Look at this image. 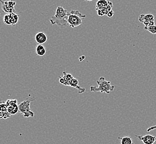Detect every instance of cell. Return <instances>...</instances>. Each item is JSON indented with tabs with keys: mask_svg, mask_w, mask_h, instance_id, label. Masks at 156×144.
Segmentation results:
<instances>
[{
	"mask_svg": "<svg viewBox=\"0 0 156 144\" xmlns=\"http://www.w3.org/2000/svg\"><path fill=\"white\" fill-rule=\"evenodd\" d=\"M63 77H59V83L64 85L69 86L70 81L72 79L73 77L72 74L67 73L66 71L63 72Z\"/></svg>",
	"mask_w": 156,
	"mask_h": 144,
	"instance_id": "9",
	"label": "cell"
},
{
	"mask_svg": "<svg viewBox=\"0 0 156 144\" xmlns=\"http://www.w3.org/2000/svg\"><path fill=\"white\" fill-rule=\"evenodd\" d=\"M3 22L5 24L7 25H11V22H10V18H9V13H7L4 16L3 18Z\"/></svg>",
	"mask_w": 156,
	"mask_h": 144,
	"instance_id": "18",
	"label": "cell"
},
{
	"mask_svg": "<svg viewBox=\"0 0 156 144\" xmlns=\"http://www.w3.org/2000/svg\"><path fill=\"white\" fill-rule=\"evenodd\" d=\"M86 17V15H82L79 11L72 10L69 12L68 17V23L72 28L78 27L83 23V21Z\"/></svg>",
	"mask_w": 156,
	"mask_h": 144,
	"instance_id": "3",
	"label": "cell"
},
{
	"mask_svg": "<svg viewBox=\"0 0 156 144\" xmlns=\"http://www.w3.org/2000/svg\"><path fill=\"white\" fill-rule=\"evenodd\" d=\"M10 18V22L11 26H15L19 20V15L16 12H12L9 13Z\"/></svg>",
	"mask_w": 156,
	"mask_h": 144,
	"instance_id": "13",
	"label": "cell"
},
{
	"mask_svg": "<svg viewBox=\"0 0 156 144\" xmlns=\"http://www.w3.org/2000/svg\"><path fill=\"white\" fill-rule=\"evenodd\" d=\"M3 116H4V112L0 111V119H3Z\"/></svg>",
	"mask_w": 156,
	"mask_h": 144,
	"instance_id": "22",
	"label": "cell"
},
{
	"mask_svg": "<svg viewBox=\"0 0 156 144\" xmlns=\"http://www.w3.org/2000/svg\"><path fill=\"white\" fill-rule=\"evenodd\" d=\"M86 1H93V0H85Z\"/></svg>",
	"mask_w": 156,
	"mask_h": 144,
	"instance_id": "23",
	"label": "cell"
},
{
	"mask_svg": "<svg viewBox=\"0 0 156 144\" xmlns=\"http://www.w3.org/2000/svg\"><path fill=\"white\" fill-rule=\"evenodd\" d=\"M118 139L121 140V144H133L132 139L129 136H124Z\"/></svg>",
	"mask_w": 156,
	"mask_h": 144,
	"instance_id": "15",
	"label": "cell"
},
{
	"mask_svg": "<svg viewBox=\"0 0 156 144\" xmlns=\"http://www.w3.org/2000/svg\"><path fill=\"white\" fill-rule=\"evenodd\" d=\"M0 2L2 3V9L6 13H11L12 12H15V6L16 5V2L13 0L3 1L0 0Z\"/></svg>",
	"mask_w": 156,
	"mask_h": 144,
	"instance_id": "7",
	"label": "cell"
},
{
	"mask_svg": "<svg viewBox=\"0 0 156 144\" xmlns=\"http://www.w3.org/2000/svg\"><path fill=\"white\" fill-rule=\"evenodd\" d=\"M114 11L112 9L108 12V13L106 15V16L109 18H112L114 16Z\"/></svg>",
	"mask_w": 156,
	"mask_h": 144,
	"instance_id": "20",
	"label": "cell"
},
{
	"mask_svg": "<svg viewBox=\"0 0 156 144\" xmlns=\"http://www.w3.org/2000/svg\"><path fill=\"white\" fill-rule=\"evenodd\" d=\"M97 11V13L99 16H103L106 15L108 13V10L106 9V7L100 9H96Z\"/></svg>",
	"mask_w": 156,
	"mask_h": 144,
	"instance_id": "16",
	"label": "cell"
},
{
	"mask_svg": "<svg viewBox=\"0 0 156 144\" xmlns=\"http://www.w3.org/2000/svg\"><path fill=\"white\" fill-rule=\"evenodd\" d=\"M0 111H7L6 102H5V101H1L0 102Z\"/></svg>",
	"mask_w": 156,
	"mask_h": 144,
	"instance_id": "19",
	"label": "cell"
},
{
	"mask_svg": "<svg viewBox=\"0 0 156 144\" xmlns=\"http://www.w3.org/2000/svg\"><path fill=\"white\" fill-rule=\"evenodd\" d=\"M36 99L34 98H29L23 100L22 102L18 104L19 112L23 115L26 118L33 117L34 113L30 109V103L34 101Z\"/></svg>",
	"mask_w": 156,
	"mask_h": 144,
	"instance_id": "4",
	"label": "cell"
},
{
	"mask_svg": "<svg viewBox=\"0 0 156 144\" xmlns=\"http://www.w3.org/2000/svg\"><path fill=\"white\" fill-rule=\"evenodd\" d=\"M69 86L78 89L79 94H82L85 92V88H82L79 85V81L76 78H73L70 81Z\"/></svg>",
	"mask_w": 156,
	"mask_h": 144,
	"instance_id": "11",
	"label": "cell"
},
{
	"mask_svg": "<svg viewBox=\"0 0 156 144\" xmlns=\"http://www.w3.org/2000/svg\"><path fill=\"white\" fill-rule=\"evenodd\" d=\"M156 130V125H154V126H151V127H150V128H148L147 130V132H149L151 131H153V130Z\"/></svg>",
	"mask_w": 156,
	"mask_h": 144,
	"instance_id": "21",
	"label": "cell"
},
{
	"mask_svg": "<svg viewBox=\"0 0 156 144\" xmlns=\"http://www.w3.org/2000/svg\"><path fill=\"white\" fill-rule=\"evenodd\" d=\"M98 87H90V91L94 93L100 92V93H106L109 94L111 92L114 91L115 86L112 85L111 82L105 79V77H101L96 81Z\"/></svg>",
	"mask_w": 156,
	"mask_h": 144,
	"instance_id": "2",
	"label": "cell"
},
{
	"mask_svg": "<svg viewBox=\"0 0 156 144\" xmlns=\"http://www.w3.org/2000/svg\"><path fill=\"white\" fill-rule=\"evenodd\" d=\"M48 37L47 34L43 32H39L35 36V40L37 43L39 45H43L47 41Z\"/></svg>",
	"mask_w": 156,
	"mask_h": 144,
	"instance_id": "10",
	"label": "cell"
},
{
	"mask_svg": "<svg viewBox=\"0 0 156 144\" xmlns=\"http://www.w3.org/2000/svg\"><path fill=\"white\" fill-rule=\"evenodd\" d=\"M69 12L62 6H58L55 15L51 17L49 21L52 25H57L61 28L66 27L68 23V17Z\"/></svg>",
	"mask_w": 156,
	"mask_h": 144,
	"instance_id": "1",
	"label": "cell"
},
{
	"mask_svg": "<svg viewBox=\"0 0 156 144\" xmlns=\"http://www.w3.org/2000/svg\"><path fill=\"white\" fill-rule=\"evenodd\" d=\"M144 30L148 31L152 34H156V25H153L149 27H144Z\"/></svg>",
	"mask_w": 156,
	"mask_h": 144,
	"instance_id": "17",
	"label": "cell"
},
{
	"mask_svg": "<svg viewBox=\"0 0 156 144\" xmlns=\"http://www.w3.org/2000/svg\"><path fill=\"white\" fill-rule=\"evenodd\" d=\"M36 54L40 57H44L46 54V49L43 45L38 44L36 47Z\"/></svg>",
	"mask_w": 156,
	"mask_h": 144,
	"instance_id": "12",
	"label": "cell"
},
{
	"mask_svg": "<svg viewBox=\"0 0 156 144\" xmlns=\"http://www.w3.org/2000/svg\"><path fill=\"white\" fill-rule=\"evenodd\" d=\"M135 136L144 144H154L156 141V137L153 135H135Z\"/></svg>",
	"mask_w": 156,
	"mask_h": 144,
	"instance_id": "8",
	"label": "cell"
},
{
	"mask_svg": "<svg viewBox=\"0 0 156 144\" xmlns=\"http://www.w3.org/2000/svg\"><path fill=\"white\" fill-rule=\"evenodd\" d=\"M138 21L144 24V27H149L155 25L154 16L151 13L141 14L139 17Z\"/></svg>",
	"mask_w": 156,
	"mask_h": 144,
	"instance_id": "5",
	"label": "cell"
},
{
	"mask_svg": "<svg viewBox=\"0 0 156 144\" xmlns=\"http://www.w3.org/2000/svg\"><path fill=\"white\" fill-rule=\"evenodd\" d=\"M108 1L107 0H98L96 5V9H100L106 7L108 5Z\"/></svg>",
	"mask_w": 156,
	"mask_h": 144,
	"instance_id": "14",
	"label": "cell"
},
{
	"mask_svg": "<svg viewBox=\"0 0 156 144\" xmlns=\"http://www.w3.org/2000/svg\"><path fill=\"white\" fill-rule=\"evenodd\" d=\"M17 102V100L15 99H9L6 101L7 111L11 115H15L19 112Z\"/></svg>",
	"mask_w": 156,
	"mask_h": 144,
	"instance_id": "6",
	"label": "cell"
}]
</instances>
